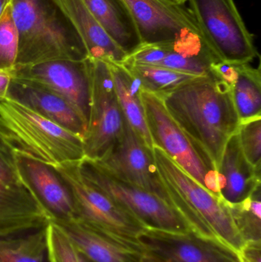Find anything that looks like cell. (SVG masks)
<instances>
[{
    "label": "cell",
    "instance_id": "obj_35",
    "mask_svg": "<svg viewBox=\"0 0 261 262\" xmlns=\"http://www.w3.org/2000/svg\"><path fill=\"white\" fill-rule=\"evenodd\" d=\"M88 262H89V261H88Z\"/></svg>",
    "mask_w": 261,
    "mask_h": 262
},
{
    "label": "cell",
    "instance_id": "obj_29",
    "mask_svg": "<svg viewBox=\"0 0 261 262\" xmlns=\"http://www.w3.org/2000/svg\"><path fill=\"white\" fill-rule=\"evenodd\" d=\"M0 181L9 185L27 183L20 170L15 157L0 142Z\"/></svg>",
    "mask_w": 261,
    "mask_h": 262
},
{
    "label": "cell",
    "instance_id": "obj_27",
    "mask_svg": "<svg viewBox=\"0 0 261 262\" xmlns=\"http://www.w3.org/2000/svg\"><path fill=\"white\" fill-rule=\"evenodd\" d=\"M18 49V32L10 3L0 17V72L12 75L16 66Z\"/></svg>",
    "mask_w": 261,
    "mask_h": 262
},
{
    "label": "cell",
    "instance_id": "obj_25",
    "mask_svg": "<svg viewBox=\"0 0 261 262\" xmlns=\"http://www.w3.org/2000/svg\"><path fill=\"white\" fill-rule=\"evenodd\" d=\"M260 186L249 197L236 204H228L231 216L245 243L260 241Z\"/></svg>",
    "mask_w": 261,
    "mask_h": 262
},
{
    "label": "cell",
    "instance_id": "obj_8",
    "mask_svg": "<svg viewBox=\"0 0 261 262\" xmlns=\"http://www.w3.org/2000/svg\"><path fill=\"white\" fill-rule=\"evenodd\" d=\"M204 40L220 61L246 64L258 55L234 0H187Z\"/></svg>",
    "mask_w": 261,
    "mask_h": 262
},
{
    "label": "cell",
    "instance_id": "obj_23",
    "mask_svg": "<svg viewBox=\"0 0 261 262\" xmlns=\"http://www.w3.org/2000/svg\"><path fill=\"white\" fill-rule=\"evenodd\" d=\"M0 262H47L45 227L0 238Z\"/></svg>",
    "mask_w": 261,
    "mask_h": 262
},
{
    "label": "cell",
    "instance_id": "obj_26",
    "mask_svg": "<svg viewBox=\"0 0 261 262\" xmlns=\"http://www.w3.org/2000/svg\"><path fill=\"white\" fill-rule=\"evenodd\" d=\"M47 262H88L55 220L45 226Z\"/></svg>",
    "mask_w": 261,
    "mask_h": 262
},
{
    "label": "cell",
    "instance_id": "obj_24",
    "mask_svg": "<svg viewBox=\"0 0 261 262\" xmlns=\"http://www.w3.org/2000/svg\"><path fill=\"white\" fill-rule=\"evenodd\" d=\"M123 64L139 80L144 90L158 95L168 93L185 83L199 78L162 66L129 62Z\"/></svg>",
    "mask_w": 261,
    "mask_h": 262
},
{
    "label": "cell",
    "instance_id": "obj_6",
    "mask_svg": "<svg viewBox=\"0 0 261 262\" xmlns=\"http://www.w3.org/2000/svg\"><path fill=\"white\" fill-rule=\"evenodd\" d=\"M141 98L153 146L207 190L222 198L220 177L210 156L172 118L159 95L142 89Z\"/></svg>",
    "mask_w": 261,
    "mask_h": 262
},
{
    "label": "cell",
    "instance_id": "obj_13",
    "mask_svg": "<svg viewBox=\"0 0 261 262\" xmlns=\"http://www.w3.org/2000/svg\"><path fill=\"white\" fill-rule=\"evenodd\" d=\"M138 243L146 252L165 262H242L232 249L193 232L144 229Z\"/></svg>",
    "mask_w": 261,
    "mask_h": 262
},
{
    "label": "cell",
    "instance_id": "obj_32",
    "mask_svg": "<svg viewBox=\"0 0 261 262\" xmlns=\"http://www.w3.org/2000/svg\"><path fill=\"white\" fill-rule=\"evenodd\" d=\"M139 262H165L163 260L159 258V257L156 256L153 254L150 253V252H146L144 251L143 253L142 256H141Z\"/></svg>",
    "mask_w": 261,
    "mask_h": 262
},
{
    "label": "cell",
    "instance_id": "obj_34",
    "mask_svg": "<svg viewBox=\"0 0 261 262\" xmlns=\"http://www.w3.org/2000/svg\"><path fill=\"white\" fill-rule=\"evenodd\" d=\"M172 1L175 2V3H178V4L184 5V3H185L187 0H172Z\"/></svg>",
    "mask_w": 261,
    "mask_h": 262
},
{
    "label": "cell",
    "instance_id": "obj_30",
    "mask_svg": "<svg viewBox=\"0 0 261 262\" xmlns=\"http://www.w3.org/2000/svg\"><path fill=\"white\" fill-rule=\"evenodd\" d=\"M242 262H261L260 241H250L245 243L239 252Z\"/></svg>",
    "mask_w": 261,
    "mask_h": 262
},
{
    "label": "cell",
    "instance_id": "obj_19",
    "mask_svg": "<svg viewBox=\"0 0 261 262\" xmlns=\"http://www.w3.org/2000/svg\"><path fill=\"white\" fill-rule=\"evenodd\" d=\"M9 96L24 103L47 119L84 139L87 125L74 107L60 97L39 88L13 81Z\"/></svg>",
    "mask_w": 261,
    "mask_h": 262
},
{
    "label": "cell",
    "instance_id": "obj_3",
    "mask_svg": "<svg viewBox=\"0 0 261 262\" xmlns=\"http://www.w3.org/2000/svg\"><path fill=\"white\" fill-rule=\"evenodd\" d=\"M0 142L12 155L52 168L85 157L82 137L11 96L0 100Z\"/></svg>",
    "mask_w": 261,
    "mask_h": 262
},
{
    "label": "cell",
    "instance_id": "obj_21",
    "mask_svg": "<svg viewBox=\"0 0 261 262\" xmlns=\"http://www.w3.org/2000/svg\"><path fill=\"white\" fill-rule=\"evenodd\" d=\"M120 107L126 121L149 147L153 144L147 127L141 98L142 85L124 64L108 63Z\"/></svg>",
    "mask_w": 261,
    "mask_h": 262
},
{
    "label": "cell",
    "instance_id": "obj_14",
    "mask_svg": "<svg viewBox=\"0 0 261 262\" xmlns=\"http://www.w3.org/2000/svg\"><path fill=\"white\" fill-rule=\"evenodd\" d=\"M54 218L28 182L9 185L0 181V238L42 229Z\"/></svg>",
    "mask_w": 261,
    "mask_h": 262
},
{
    "label": "cell",
    "instance_id": "obj_10",
    "mask_svg": "<svg viewBox=\"0 0 261 262\" xmlns=\"http://www.w3.org/2000/svg\"><path fill=\"white\" fill-rule=\"evenodd\" d=\"M84 177L107 194L147 229L165 232H191L179 214L154 194L116 177L94 160L80 162Z\"/></svg>",
    "mask_w": 261,
    "mask_h": 262
},
{
    "label": "cell",
    "instance_id": "obj_2",
    "mask_svg": "<svg viewBox=\"0 0 261 262\" xmlns=\"http://www.w3.org/2000/svg\"><path fill=\"white\" fill-rule=\"evenodd\" d=\"M11 5L18 32L16 66L87 58L81 37L55 0H12Z\"/></svg>",
    "mask_w": 261,
    "mask_h": 262
},
{
    "label": "cell",
    "instance_id": "obj_11",
    "mask_svg": "<svg viewBox=\"0 0 261 262\" xmlns=\"http://www.w3.org/2000/svg\"><path fill=\"white\" fill-rule=\"evenodd\" d=\"M12 81L39 88L64 99L74 107L87 127L89 84L86 59L56 60L16 66Z\"/></svg>",
    "mask_w": 261,
    "mask_h": 262
},
{
    "label": "cell",
    "instance_id": "obj_15",
    "mask_svg": "<svg viewBox=\"0 0 261 262\" xmlns=\"http://www.w3.org/2000/svg\"><path fill=\"white\" fill-rule=\"evenodd\" d=\"M55 220L89 262H139L144 253L142 248L98 232L78 219Z\"/></svg>",
    "mask_w": 261,
    "mask_h": 262
},
{
    "label": "cell",
    "instance_id": "obj_12",
    "mask_svg": "<svg viewBox=\"0 0 261 262\" xmlns=\"http://www.w3.org/2000/svg\"><path fill=\"white\" fill-rule=\"evenodd\" d=\"M92 160L119 178L154 194L173 208L158 171L153 149L146 144L128 123L126 122L121 140L102 158Z\"/></svg>",
    "mask_w": 261,
    "mask_h": 262
},
{
    "label": "cell",
    "instance_id": "obj_18",
    "mask_svg": "<svg viewBox=\"0 0 261 262\" xmlns=\"http://www.w3.org/2000/svg\"><path fill=\"white\" fill-rule=\"evenodd\" d=\"M81 37L87 58L123 64L127 58L90 13L83 0H55Z\"/></svg>",
    "mask_w": 261,
    "mask_h": 262
},
{
    "label": "cell",
    "instance_id": "obj_4",
    "mask_svg": "<svg viewBox=\"0 0 261 262\" xmlns=\"http://www.w3.org/2000/svg\"><path fill=\"white\" fill-rule=\"evenodd\" d=\"M153 151L173 208L191 232L214 240L239 254L245 242L228 204L192 178L162 149L153 146Z\"/></svg>",
    "mask_w": 261,
    "mask_h": 262
},
{
    "label": "cell",
    "instance_id": "obj_22",
    "mask_svg": "<svg viewBox=\"0 0 261 262\" xmlns=\"http://www.w3.org/2000/svg\"><path fill=\"white\" fill-rule=\"evenodd\" d=\"M233 101L240 123L261 118L260 67L236 64V76L231 85Z\"/></svg>",
    "mask_w": 261,
    "mask_h": 262
},
{
    "label": "cell",
    "instance_id": "obj_31",
    "mask_svg": "<svg viewBox=\"0 0 261 262\" xmlns=\"http://www.w3.org/2000/svg\"><path fill=\"white\" fill-rule=\"evenodd\" d=\"M12 77L10 73L0 72V100L9 96Z\"/></svg>",
    "mask_w": 261,
    "mask_h": 262
},
{
    "label": "cell",
    "instance_id": "obj_5",
    "mask_svg": "<svg viewBox=\"0 0 261 262\" xmlns=\"http://www.w3.org/2000/svg\"><path fill=\"white\" fill-rule=\"evenodd\" d=\"M143 45L169 46L184 55L220 61L207 46L189 9L172 0H124Z\"/></svg>",
    "mask_w": 261,
    "mask_h": 262
},
{
    "label": "cell",
    "instance_id": "obj_17",
    "mask_svg": "<svg viewBox=\"0 0 261 262\" xmlns=\"http://www.w3.org/2000/svg\"><path fill=\"white\" fill-rule=\"evenodd\" d=\"M14 157L26 181L52 215L58 220L75 219L70 192L55 170L35 160Z\"/></svg>",
    "mask_w": 261,
    "mask_h": 262
},
{
    "label": "cell",
    "instance_id": "obj_16",
    "mask_svg": "<svg viewBox=\"0 0 261 262\" xmlns=\"http://www.w3.org/2000/svg\"><path fill=\"white\" fill-rule=\"evenodd\" d=\"M220 194L227 204L241 203L260 186V170L247 160L239 143L237 133L227 142L218 168Z\"/></svg>",
    "mask_w": 261,
    "mask_h": 262
},
{
    "label": "cell",
    "instance_id": "obj_7",
    "mask_svg": "<svg viewBox=\"0 0 261 262\" xmlns=\"http://www.w3.org/2000/svg\"><path fill=\"white\" fill-rule=\"evenodd\" d=\"M80 162H67L52 168L70 192L75 218L112 238L142 248L138 238L146 228L88 181L81 172Z\"/></svg>",
    "mask_w": 261,
    "mask_h": 262
},
{
    "label": "cell",
    "instance_id": "obj_1",
    "mask_svg": "<svg viewBox=\"0 0 261 262\" xmlns=\"http://www.w3.org/2000/svg\"><path fill=\"white\" fill-rule=\"evenodd\" d=\"M159 96L172 118L210 156L218 170L225 145L240 125L231 86L211 72Z\"/></svg>",
    "mask_w": 261,
    "mask_h": 262
},
{
    "label": "cell",
    "instance_id": "obj_9",
    "mask_svg": "<svg viewBox=\"0 0 261 262\" xmlns=\"http://www.w3.org/2000/svg\"><path fill=\"white\" fill-rule=\"evenodd\" d=\"M89 118L84 137L85 158L99 160L122 138L125 117L120 107L108 64L86 58Z\"/></svg>",
    "mask_w": 261,
    "mask_h": 262
},
{
    "label": "cell",
    "instance_id": "obj_20",
    "mask_svg": "<svg viewBox=\"0 0 261 262\" xmlns=\"http://www.w3.org/2000/svg\"><path fill=\"white\" fill-rule=\"evenodd\" d=\"M106 33L127 57L143 46L124 0H83Z\"/></svg>",
    "mask_w": 261,
    "mask_h": 262
},
{
    "label": "cell",
    "instance_id": "obj_33",
    "mask_svg": "<svg viewBox=\"0 0 261 262\" xmlns=\"http://www.w3.org/2000/svg\"><path fill=\"white\" fill-rule=\"evenodd\" d=\"M12 0H0V17L3 15L6 7L10 4Z\"/></svg>",
    "mask_w": 261,
    "mask_h": 262
},
{
    "label": "cell",
    "instance_id": "obj_28",
    "mask_svg": "<svg viewBox=\"0 0 261 262\" xmlns=\"http://www.w3.org/2000/svg\"><path fill=\"white\" fill-rule=\"evenodd\" d=\"M245 158L255 169H261V118L240 123L237 130Z\"/></svg>",
    "mask_w": 261,
    "mask_h": 262
}]
</instances>
